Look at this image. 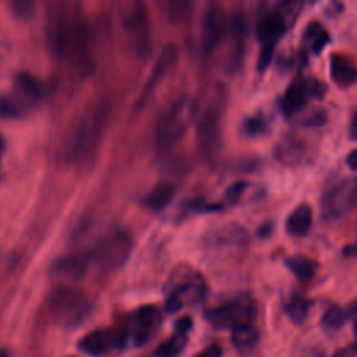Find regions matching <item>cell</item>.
Returning <instances> with one entry per match:
<instances>
[{
  "instance_id": "484cf974",
  "label": "cell",
  "mask_w": 357,
  "mask_h": 357,
  "mask_svg": "<svg viewBox=\"0 0 357 357\" xmlns=\"http://www.w3.org/2000/svg\"><path fill=\"white\" fill-rule=\"evenodd\" d=\"M174 197V187L169 183H162L156 185L144 199V204L152 209V211H159L166 208L172 198Z\"/></svg>"
},
{
  "instance_id": "e0dca14e",
  "label": "cell",
  "mask_w": 357,
  "mask_h": 357,
  "mask_svg": "<svg viewBox=\"0 0 357 357\" xmlns=\"http://www.w3.org/2000/svg\"><path fill=\"white\" fill-rule=\"evenodd\" d=\"M273 155H275V159L282 165L297 166L305 158L307 146L296 135L287 134L276 142L273 148Z\"/></svg>"
},
{
  "instance_id": "7c38bea8",
  "label": "cell",
  "mask_w": 357,
  "mask_h": 357,
  "mask_svg": "<svg viewBox=\"0 0 357 357\" xmlns=\"http://www.w3.org/2000/svg\"><path fill=\"white\" fill-rule=\"evenodd\" d=\"M160 324V310L155 305H145L131 315L128 333L137 346H142L158 332Z\"/></svg>"
},
{
  "instance_id": "4316f807",
  "label": "cell",
  "mask_w": 357,
  "mask_h": 357,
  "mask_svg": "<svg viewBox=\"0 0 357 357\" xmlns=\"http://www.w3.org/2000/svg\"><path fill=\"white\" fill-rule=\"evenodd\" d=\"M347 308H342L340 305H331L325 310L321 318V325L328 332L339 331L349 321Z\"/></svg>"
},
{
  "instance_id": "4dcf8cb0",
  "label": "cell",
  "mask_w": 357,
  "mask_h": 357,
  "mask_svg": "<svg viewBox=\"0 0 357 357\" xmlns=\"http://www.w3.org/2000/svg\"><path fill=\"white\" fill-rule=\"evenodd\" d=\"M273 53H275V45H262V49L259 52L258 61H257L258 73H264L269 67V64L273 59Z\"/></svg>"
},
{
  "instance_id": "ba28073f",
  "label": "cell",
  "mask_w": 357,
  "mask_h": 357,
  "mask_svg": "<svg viewBox=\"0 0 357 357\" xmlns=\"http://www.w3.org/2000/svg\"><path fill=\"white\" fill-rule=\"evenodd\" d=\"M197 141L205 158H215L222 144V107L212 105L205 109L197 127Z\"/></svg>"
},
{
  "instance_id": "e575fe53",
  "label": "cell",
  "mask_w": 357,
  "mask_h": 357,
  "mask_svg": "<svg viewBox=\"0 0 357 357\" xmlns=\"http://www.w3.org/2000/svg\"><path fill=\"white\" fill-rule=\"evenodd\" d=\"M326 119H328L326 112L322 110V109H318V110L312 112L311 114H308V116L301 121V124H303L304 127H321V126H324V124L326 123Z\"/></svg>"
},
{
  "instance_id": "9a60e30c",
  "label": "cell",
  "mask_w": 357,
  "mask_h": 357,
  "mask_svg": "<svg viewBox=\"0 0 357 357\" xmlns=\"http://www.w3.org/2000/svg\"><path fill=\"white\" fill-rule=\"evenodd\" d=\"M178 56V49L176 45L169 43L167 46L163 47V50L160 52V54L158 56L152 73L149 74V78L146 81V84L144 85V89L138 98V106L141 107L144 103L148 102L149 96L152 95V92L155 91V88L158 86V84L165 78V75L169 73V70L173 67V64L176 63Z\"/></svg>"
},
{
  "instance_id": "1f68e13d",
  "label": "cell",
  "mask_w": 357,
  "mask_h": 357,
  "mask_svg": "<svg viewBox=\"0 0 357 357\" xmlns=\"http://www.w3.org/2000/svg\"><path fill=\"white\" fill-rule=\"evenodd\" d=\"M331 42V35L328 33V31L324 28L310 43H311V50L315 56L321 54L322 50L329 45Z\"/></svg>"
},
{
  "instance_id": "5b68a950",
  "label": "cell",
  "mask_w": 357,
  "mask_h": 357,
  "mask_svg": "<svg viewBox=\"0 0 357 357\" xmlns=\"http://www.w3.org/2000/svg\"><path fill=\"white\" fill-rule=\"evenodd\" d=\"M131 248V237L126 231L117 230L102 238L89 254L92 264H96L105 272H110L119 269L127 261Z\"/></svg>"
},
{
  "instance_id": "ac0fdd59",
  "label": "cell",
  "mask_w": 357,
  "mask_h": 357,
  "mask_svg": "<svg viewBox=\"0 0 357 357\" xmlns=\"http://www.w3.org/2000/svg\"><path fill=\"white\" fill-rule=\"evenodd\" d=\"M229 32L231 33V68L237 70L243 64L245 53V40H247V21L241 13H234L229 22Z\"/></svg>"
},
{
  "instance_id": "4fadbf2b",
  "label": "cell",
  "mask_w": 357,
  "mask_h": 357,
  "mask_svg": "<svg viewBox=\"0 0 357 357\" xmlns=\"http://www.w3.org/2000/svg\"><path fill=\"white\" fill-rule=\"evenodd\" d=\"M289 21H291L276 6L275 10L264 13L257 22V38L262 45H276V42L289 29Z\"/></svg>"
},
{
  "instance_id": "277c9868",
  "label": "cell",
  "mask_w": 357,
  "mask_h": 357,
  "mask_svg": "<svg viewBox=\"0 0 357 357\" xmlns=\"http://www.w3.org/2000/svg\"><path fill=\"white\" fill-rule=\"evenodd\" d=\"M257 314L255 301L247 296L241 294L233 300H229L209 311L205 317L209 324L218 329H234L241 325L252 324Z\"/></svg>"
},
{
  "instance_id": "30bf717a",
  "label": "cell",
  "mask_w": 357,
  "mask_h": 357,
  "mask_svg": "<svg viewBox=\"0 0 357 357\" xmlns=\"http://www.w3.org/2000/svg\"><path fill=\"white\" fill-rule=\"evenodd\" d=\"M89 308L91 307L85 301V298L68 290H61L52 300V310L54 318L59 322L67 325H75L85 319Z\"/></svg>"
},
{
  "instance_id": "f546056e",
  "label": "cell",
  "mask_w": 357,
  "mask_h": 357,
  "mask_svg": "<svg viewBox=\"0 0 357 357\" xmlns=\"http://www.w3.org/2000/svg\"><path fill=\"white\" fill-rule=\"evenodd\" d=\"M163 11L170 21H181L190 11V3L187 1H166L163 3Z\"/></svg>"
},
{
  "instance_id": "74e56055",
  "label": "cell",
  "mask_w": 357,
  "mask_h": 357,
  "mask_svg": "<svg viewBox=\"0 0 357 357\" xmlns=\"http://www.w3.org/2000/svg\"><path fill=\"white\" fill-rule=\"evenodd\" d=\"M332 357H357V342L337 349Z\"/></svg>"
},
{
  "instance_id": "f1b7e54d",
  "label": "cell",
  "mask_w": 357,
  "mask_h": 357,
  "mask_svg": "<svg viewBox=\"0 0 357 357\" xmlns=\"http://www.w3.org/2000/svg\"><path fill=\"white\" fill-rule=\"evenodd\" d=\"M268 130V121L264 116L255 114L251 117H247L243 121V132L250 137V138H257L261 137Z\"/></svg>"
},
{
  "instance_id": "8fae6325",
  "label": "cell",
  "mask_w": 357,
  "mask_h": 357,
  "mask_svg": "<svg viewBox=\"0 0 357 357\" xmlns=\"http://www.w3.org/2000/svg\"><path fill=\"white\" fill-rule=\"evenodd\" d=\"M127 333L112 329H96L78 342V349L91 357H105L124 344Z\"/></svg>"
},
{
  "instance_id": "cb8c5ba5",
  "label": "cell",
  "mask_w": 357,
  "mask_h": 357,
  "mask_svg": "<svg viewBox=\"0 0 357 357\" xmlns=\"http://www.w3.org/2000/svg\"><path fill=\"white\" fill-rule=\"evenodd\" d=\"M284 265L300 282H310L318 271V262L305 255L287 257Z\"/></svg>"
},
{
  "instance_id": "52a82bcc",
  "label": "cell",
  "mask_w": 357,
  "mask_h": 357,
  "mask_svg": "<svg viewBox=\"0 0 357 357\" xmlns=\"http://www.w3.org/2000/svg\"><path fill=\"white\" fill-rule=\"evenodd\" d=\"M357 204L356 180H342L329 187L321 198V216L333 222L344 216Z\"/></svg>"
},
{
  "instance_id": "44dd1931",
  "label": "cell",
  "mask_w": 357,
  "mask_h": 357,
  "mask_svg": "<svg viewBox=\"0 0 357 357\" xmlns=\"http://www.w3.org/2000/svg\"><path fill=\"white\" fill-rule=\"evenodd\" d=\"M312 226V209L307 202L297 205L286 218L284 229L291 237H304Z\"/></svg>"
},
{
  "instance_id": "7dc6e473",
  "label": "cell",
  "mask_w": 357,
  "mask_h": 357,
  "mask_svg": "<svg viewBox=\"0 0 357 357\" xmlns=\"http://www.w3.org/2000/svg\"><path fill=\"white\" fill-rule=\"evenodd\" d=\"M356 185H357V178H356Z\"/></svg>"
},
{
  "instance_id": "d6986e66",
  "label": "cell",
  "mask_w": 357,
  "mask_h": 357,
  "mask_svg": "<svg viewBox=\"0 0 357 357\" xmlns=\"http://www.w3.org/2000/svg\"><path fill=\"white\" fill-rule=\"evenodd\" d=\"M192 328V319L190 317H183L176 322L174 335L170 336L165 343H162L156 350L155 356L159 357H177L187 343L188 332Z\"/></svg>"
},
{
  "instance_id": "60d3db41",
  "label": "cell",
  "mask_w": 357,
  "mask_h": 357,
  "mask_svg": "<svg viewBox=\"0 0 357 357\" xmlns=\"http://www.w3.org/2000/svg\"><path fill=\"white\" fill-rule=\"evenodd\" d=\"M349 135L351 139H357V112L351 116V120L349 124Z\"/></svg>"
},
{
  "instance_id": "9c48e42d",
  "label": "cell",
  "mask_w": 357,
  "mask_h": 357,
  "mask_svg": "<svg viewBox=\"0 0 357 357\" xmlns=\"http://www.w3.org/2000/svg\"><path fill=\"white\" fill-rule=\"evenodd\" d=\"M119 17L123 28L128 32L138 52L149 42V22L145 6L141 1H123L119 4Z\"/></svg>"
},
{
  "instance_id": "2e32d148",
  "label": "cell",
  "mask_w": 357,
  "mask_h": 357,
  "mask_svg": "<svg viewBox=\"0 0 357 357\" xmlns=\"http://www.w3.org/2000/svg\"><path fill=\"white\" fill-rule=\"evenodd\" d=\"M209 244L215 248L227 250H244L248 244L247 230L236 223H229L223 227L216 229L209 236Z\"/></svg>"
},
{
  "instance_id": "83f0119b",
  "label": "cell",
  "mask_w": 357,
  "mask_h": 357,
  "mask_svg": "<svg viewBox=\"0 0 357 357\" xmlns=\"http://www.w3.org/2000/svg\"><path fill=\"white\" fill-rule=\"evenodd\" d=\"M18 91L31 100H36L40 96V84L28 74H20L15 79Z\"/></svg>"
},
{
  "instance_id": "ee69618b",
  "label": "cell",
  "mask_w": 357,
  "mask_h": 357,
  "mask_svg": "<svg viewBox=\"0 0 357 357\" xmlns=\"http://www.w3.org/2000/svg\"><path fill=\"white\" fill-rule=\"evenodd\" d=\"M300 357H322L317 350H312V349H305L301 351Z\"/></svg>"
},
{
  "instance_id": "d590c367",
  "label": "cell",
  "mask_w": 357,
  "mask_h": 357,
  "mask_svg": "<svg viewBox=\"0 0 357 357\" xmlns=\"http://www.w3.org/2000/svg\"><path fill=\"white\" fill-rule=\"evenodd\" d=\"M322 29H324V26L321 25L319 21H310V24L304 29V35H303L304 40L311 42Z\"/></svg>"
},
{
  "instance_id": "d4e9b609",
  "label": "cell",
  "mask_w": 357,
  "mask_h": 357,
  "mask_svg": "<svg viewBox=\"0 0 357 357\" xmlns=\"http://www.w3.org/2000/svg\"><path fill=\"white\" fill-rule=\"evenodd\" d=\"M310 307L311 301L308 298L296 294L284 304V312L294 325L300 326L307 321Z\"/></svg>"
},
{
  "instance_id": "8992f818",
  "label": "cell",
  "mask_w": 357,
  "mask_h": 357,
  "mask_svg": "<svg viewBox=\"0 0 357 357\" xmlns=\"http://www.w3.org/2000/svg\"><path fill=\"white\" fill-rule=\"evenodd\" d=\"M326 95V84L315 77H298L291 81L280 98L279 107L284 117L301 112L310 99H322Z\"/></svg>"
},
{
  "instance_id": "f6af8a7d",
  "label": "cell",
  "mask_w": 357,
  "mask_h": 357,
  "mask_svg": "<svg viewBox=\"0 0 357 357\" xmlns=\"http://www.w3.org/2000/svg\"><path fill=\"white\" fill-rule=\"evenodd\" d=\"M0 357H10V356H8V353L6 350L0 349Z\"/></svg>"
},
{
  "instance_id": "7bdbcfd3",
  "label": "cell",
  "mask_w": 357,
  "mask_h": 357,
  "mask_svg": "<svg viewBox=\"0 0 357 357\" xmlns=\"http://www.w3.org/2000/svg\"><path fill=\"white\" fill-rule=\"evenodd\" d=\"M343 254L346 257H357V240L354 243L346 245L344 250H343Z\"/></svg>"
},
{
  "instance_id": "5bb4252c",
  "label": "cell",
  "mask_w": 357,
  "mask_h": 357,
  "mask_svg": "<svg viewBox=\"0 0 357 357\" xmlns=\"http://www.w3.org/2000/svg\"><path fill=\"white\" fill-rule=\"evenodd\" d=\"M226 29H229V26H226L222 10L216 6H211L204 14L201 28V46L205 53H211L219 46Z\"/></svg>"
},
{
  "instance_id": "ab89813d",
  "label": "cell",
  "mask_w": 357,
  "mask_h": 357,
  "mask_svg": "<svg viewBox=\"0 0 357 357\" xmlns=\"http://www.w3.org/2000/svg\"><path fill=\"white\" fill-rule=\"evenodd\" d=\"M346 165H347V167H349L350 170L357 172V148L353 149V151H350V152L347 153V156H346Z\"/></svg>"
},
{
  "instance_id": "bcb514c9",
  "label": "cell",
  "mask_w": 357,
  "mask_h": 357,
  "mask_svg": "<svg viewBox=\"0 0 357 357\" xmlns=\"http://www.w3.org/2000/svg\"><path fill=\"white\" fill-rule=\"evenodd\" d=\"M1 149H3V141H1V138H0V155H1Z\"/></svg>"
},
{
  "instance_id": "8d00e7d4",
  "label": "cell",
  "mask_w": 357,
  "mask_h": 357,
  "mask_svg": "<svg viewBox=\"0 0 357 357\" xmlns=\"http://www.w3.org/2000/svg\"><path fill=\"white\" fill-rule=\"evenodd\" d=\"M222 347L219 344H209L205 349H202L198 354H195L194 357H222Z\"/></svg>"
},
{
  "instance_id": "603a6c76",
  "label": "cell",
  "mask_w": 357,
  "mask_h": 357,
  "mask_svg": "<svg viewBox=\"0 0 357 357\" xmlns=\"http://www.w3.org/2000/svg\"><path fill=\"white\" fill-rule=\"evenodd\" d=\"M230 340L238 353L245 354V353H250L251 350H254L255 346L258 344L259 332L252 324L241 325V326L231 329Z\"/></svg>"
},
{
  "instance_id": "7a4b0ae2",
  "label": "cell",
  "mask_w": 357,
  "mask_h": 357,
  "mask_svg": "<svg viewBox=\"0 0 357 357\" xmlns=\"http://www.w3.org/2000/svg\"><path fill=\"white\" fill-rule=\"evenodd\" d=\"M109 116V106L106 103H99L82 117L68 146V155L75 163H84L92 158L105 134Z\"/></svg>"
},
{
  "instance_id": "3957f363",
  "label": "cell",
  "mask_w": 357,
  "mask_h": 357,
  "mask_svg": "<svg viewBox=\"0 0 357 357\" xmlns=\"http://www.w3.org/2000/svg\"><path fill=\"white\" fill-rule=\"evenodd\" d=\"M194 117V105L188 99L172 103L158 119L155 127V142L158 148L166 149L183 138Z\"/></svg>"
},
{
  "instance_id": "ffe728a7",
  "label": "cell",
  "mask_w": 357,
  "mask_h": 357,
  "mask_svg": "<svg viewBox=\"0 0 357 357\" xmlns=\"http://www.w3.org/2000/svg\"><path fill=\"white\" fill-rule=\"evenodd\" d=\"M329 74L339 88H347L357 81V67L346 56L333 53L329 59Z\"/></svg>"
},
{
  "instance_id": "836d02e7",
  "label": "cell",
  "mask_w": 357,
  "mask_h": 357,
  "mask_svg": "<svg viewBox=\"0 0 357 357\" xmlns=\"http://www.w3.org/2000/svg\"><path fill=\"white\" fill-rule=\"evenodd\" d=\"M248 183L245 180H238L236 183H233L227 190H226V199L229 202H237L240 199V197L243 195V192L247 190Z\"/></svg>"
},
{
  "instance_id": "6da1fadb",
  "label": "cell",
  "mask_w": 357,
  "mask_h": 357,
  "mask_svg": "<svg viewBox=\"0 0 357 357\" xmlns=\"http://www.w3.org/2000/svg\"><path fill=\"white\" fill-rule=\"evenodd\" d=\"M47 39L50 50L60 57L85 66L89 59V35L79 20L56 14L47 21Z\"/></svg>"
},
{
  "instance_id": "7402d4cb",
  "label": "cell",
  "mask_w": 357,
  "mask_h": 357,
  "mask_svg": "<svg viewBox=\"0 0 357 357\" xmlns=\"http://www.w3.org/2000/svg\"><path fill=\"white\" fill-rule=\"evenodd\" d=\"M91 265H92L91 254L89 251H84V252L73 254L60 259L56 265V271L63 276H67L71 279H81L89 271Z\"/></svg>"
},
{
  "instance_id": "f35d334b",
  "label": "cell",
  "mask_w": 357,
  "mask_h": 357,
  "mask_svg": "<svg viewBox=\"0 0 357 357\" xmlns=\"http://www.w3.org/2000/svg\"><path fill=\"white\" fill-rule=\"evenodd\" d=\"M272 231H273V225H272L271 222H264V223H261V225L258 226V229H257L255 234H257V237H258V238L265 240V238L271 237Z\"/></svg>"
},
{
  "instance_id": "b9f144b4",
  "label": "cell",
  "mask_w": 357,
  "mask_h": 357,
  "mask_svg": "<svg viewBox=\"0 0 357 357\" xmlns=\"http://www.w3.org/2000/svg\"><path fill=\"white\" fill-rule=\"evenodd\" d=\"M347 312H349V317H350V318L354 317V326H353V328H354V333H356V336H357V300L353 301V303L349 305Z\"/></svg>"
},
{
  "instance_id": "d6a6232c",
  "label": "cell",
  "mask_w": 357,
  "mask_h": 357,
  "mask_svg": "<svg viewBox=\"0 0 357 357\" xmlns=\"http://www.w3.org/2000/svg\"><path fill=\"white\" fill-rule=\"evenodd\" d=\"M11 11L18 17V18H28L33 14V3L32 1H14L10 4Z\"/></svg>"
}]
</instances>
